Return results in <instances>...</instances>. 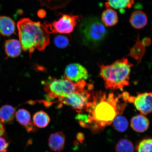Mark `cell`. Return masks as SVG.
Here are the masks:
<instances>
[{"mask_svg":"<svg viewBox=\"0 0 152 152\" xmlns=\"http://www.w3.org/2000/svg\"><path fill=\"white\" fill-rule=\"evenodd\" d=\"M121 96L122 94L116 96L113 93L96 92L86 107L88 115L78 116L81 126L96 133L111 124L116 116L122 114L126 107V102H121Z\"/></svg>","mask_w":152,"mask_h":152,"instance_id":"6da1fadb","label":"cell"},{"mask_svg":"<svg viewBox=\"0 0 152 152\" xmlns=\"http://www.w3.org/2000/svg\"><path fill=\"white\" fill-rule=\"evenodd\" d=\"M17 27L20 42L25 52L31 54L36 49L43 51L49 45V34L45 24L23 18L18 22Z\"/></svg>","mask_w":152,"mask_h":152,"instance_id":"7a4b0ae2","label":"cell"},{"mask_svg":"<svg viewBox=\"0 0 152 152\" xmlns=\"http://www.w3.org/2000/svg\"><path fill=\"white\" fill-rule=\"evenodd\" d=\"M132 66L126 58L117 60L110 65H101L100 75L105 88L111 90H122L128 86Z\"/></svg>","mask_w":152,"mask_h":152,"instance_id":"3957f363","label":"cell"},{"mask_svg":"<svg viewBox=\"0 0 152 152\" xmlns=\"http://www.w3.org/2000/svg\"><path fill=\"white\" fill-rule=\"evenodd\" d=\"M77 33L83 45L96 47L107 37L106 26L97 17L91 16L83 19L78 26Z\"/></svg>","mask_w":152,"mask_h":152,"instance_id":"277c9868","label":"cell"},{"mask_svg":"<svg viewBox=\"0 0 152 152\" xmlns=\"http://www.w3.org/2000/svg\"><path fill=\"white\" fill-rule=\"evenodd\" d=\"M46 98L49 102L56 99L59 100L67 97L73 93L82 92L88 86L84 80L73 82L64 76V79H54L45 83Z\"/></svg>","mask_w":152,"mask_h":152,"instance_id":"5b68a950","label":"cell"},{"mask_svg":"<svg viewBox=\"0 0 152 152\" xmlns=\"http://www.w3.org/2000/svg\"><path fill=\"white\" fill-rule=\"evenodd\" d=\"M58 20L44 24L50 34H69L73 31L81 18V15L61 14Z\"/></svg>","mask_w":152,"mask_h":152,"instance_id":"8992f818","label":"cell"},{"mask_svg":"<svg viewBox=\"0 0 152 152\" xmlns=\"http://www.w3.org/2000/svg\"><path fill=\"white\" fill-rule=\"evenodd\" d=\"M93 87V85L89 84L83 92L73 93L67 97L55 102H59L60 104L71 106L74 109L81 110L86 107L87 103L90 101Z\"/></svg>","mask_w":152,"mask_h":152,"instance_id":"52a82bcc","label":"cell"},{"mask_svg":"<svg viewBox=\"0 0 152 152\" xmlns=\"http://www.w3.org/2000/svg\"><path fill=\"white\" fill-rule=\"evenodd\" d=\"M132 102L142 115L152 113V92L138 93L136 96H133Z\"/></svg>","mask_w":152,"mask_h":152,"instance_id":"ba28073f","label":"cell"},{"mask_svg":"<svg viewBox=\"0 0 152 152\" xmlns=\"http://www.w3.org/2000/svg\"><path fill=\"white\" fill-rule=\"evenodd\" d=\"M65 77L70 80L77 83L81 80H85L88 77L87 70L79 64H72L66 66L65 71Z\"/></svg>","mask_w":152,"mask_h":152,"instance_id":"9c48e42d","label":"cell"},{"mask_svg":"<svg viewBox=\"0 0 152 152\" xmlns=\"http://www.w3.org/2000/svg\"><path fill=\"white\" fill-rule=\"evenodd\" d=\"M15 117L18 123L23 126L28 132H35V126L32 121L31 115L28 110L23 109H19L16 112Z\"/></svg>","mask_w":152,"mask_h":152,"instance_id":"30bf717a","label":"cell"},{"mask_svg":"<svg viewBox=\"0 0 152 152\" xmlns=\"http://www.w3.org/2000/svg\"><path fill=\"white\" fill-rule=\"evenodd\" d=\"M65 141V135L62 132L53 133L50 134L49 138V147L53 151H61L64 149Z\"/></svg>","mask_w":152,"mask_h":152,"instance_id":"8fae6325","label":"cell"},{"mask_svg":"<svg viewBox=\"0 0 152 152\" xmlns=\"http://www.w3.org/2000/svg\"><path fill=\"white\" fill-rule=\"evenodd\" d=\"M150 122L147 118L142 114L135 116L131 121V126L135 132H144L149 128Z\"/></svg>","mask_w":152,"mask_h":152,"instance_id":"7c38bea8","label":"cell"},{"mask_svg":"<svg viewBox=\"0 0 152 152\" xmlns=\"http://www.w3.org/2000/svg\"><path fill=\"white\" fill-rule=\"evenodd\" d=\"M148 21L147 15L143 11L140 10L134 11L129 19L131 25L133 28L138 29L145 27Z\"/></svg>","mask_w":152,"mask_h":152,"instance_id":"4fadbf2b","label":"cell"},{"mask_svg":"<svg viewBox=\"0 0 152 152\" xmlns=\"http://www.w3.org/2000/svg\"><path fill=\"white\" fill-rule=\"evenodd\" d=\"M22 47L20 41L16 39H10L5 41V52L7 56L15 58L20 56Z\"/></svg>","mask_w":152,"mask_h":152,"instance_id":"5bb4252c","label":"cell"},{"mask_svg":"<svg viewBox=\"0 0 152 152\" xmlns=\"http://www.w3.org/2000/svg\"><path fill=\"white\" fill-rule=\"evenodd\" d=\"M16 25L14 20L9 17H0V33L6 37H10L15 33Z\"/></svg>","mask_w":152,"mask_h":152,"instance_id":"9a60e30c","label":"cell"},{"mask_svg":"<svg viewBox=\"0 0 152 152\" xmlns=\"http://www.w3.org/2000/svg\"><path fill=\"white\" fill-rule=\"evenodd\" d=\"M101 21L106 27H111L118 23V15L113 9H106L102 13Z\"/></svg>","mask_w":152,"mask_h":152,"instance_id":"2e32d148","label":"cell"},{"mask_svg":"<svg viewBox=\"0 0 152 152\" xmlns=\"http://www.w3.org/2000/svg\"><path fill=\"white\" fill-rule=\"evenodd\" d=\"M134 3V0H107L104 4L106 9L119 10L121 11L130 9Z\"/></svg>","mask_w":152,"mask_h":152,"instance_id":"e0dca14e","label":"cell"},{"mask_svg":"<svg viewBox=\"0 0 152 152\" xmlns=\"http://www.w3.org/2000/svg\"><path fill=\"white\" fill-rule=\"evenodd\" d=\"M15 108L12 106L6 104L0 108V121L3 123H11L16 115Z\"/></svg>","mask_w":152,"mask_h":152,"instance_id":"ac0fdd59","label":"cell"},{"mask_svg":"<svg viewBox=\"0 0 152 152\" xmlns=\"http://www.w3.org/2000/svg\"><path fill=\"white\" fill-rule=\"evenodd\" d=\"M42 6L52 10H56L65 7L73 0H37Z\"/></svg>","mask_w":152,"mask_h":152,"instance_id":"d6986e66","label":"cell"},{"mask_svg":"<svg viewBox=\"0 0 152 152\" xmlns=\"http://www.w3.org/2000/svg\"><path fill=\"white\" fill-rule=\"evenodd\" d=\"M33 120L35 127L43 128L48 125L50 121V118L48 114L45 112L40 111L34 114Z\"/></svg>","mask_w":152,"mask_h":152,"instance_id":"ffe728a7","label":"cell"},{"mask_svg":"<svg viewBox=\"0 0 152 152\" xmlns=\"http://www.w3.org/2000/svg\"><path fill=\"white\" fill-rule=\"evenodd\" d=\"M112 124L114 129L119 132H125L129 126L128 120L121 115L116 116Z\"/></svg>","mask_w":152,"mask_h":152,"instance_id":"44dd1931","label":"cell"},{"mask_svg":"<svg viewBox=\"0 0 152 152\" xmlns=\"http://www.w3.org/2000/svg\"><path fill=\"white\" fill-rule=\"evenodd\" d=\"M134 146L130 140L126 138L119 140L115 146L116 152H134Z\"/></svg>","mask_w":152,"mask_h":152,"instance_id":"7402d4cb","label":"cell"},{"mask_svg":"<svg viewBox=\"0 0 152 152\" xmlns=\"http://www.w3.org/2000/svg\"><path fill=\"white\" fill-rule=\"evenodd\" d=\"M137 152H152V139H144L136 146Z\"/></svg>","mask_w":152,"mask_h":152,"instance_id":"603a6c76","label":"cell"},{"mask_svg":"<svg viewBox=\"0 0 152 152\" xmlns=\"http://www.w3.org/2000/svg\"><path fill=\"white\" fill-rule=\"evenodd\" d=\"M54 43L57 47L63 48L67 47L69 45V40L65 36L58 35L55 37Z\"/></svg>","mask_w":152,"mask_h":152,"instance_id":"cb8c5ba5","label":"cell"},{"mask_svg":"<svg viewBox=\"0 0 152 152\" xmlns=\"http://www.w3.org/2000/svg\"><path fill=\"white\" fill-rule=\"evenodd\" d=\"M9 144L5 139L0 136V152H7Z\"/></svg>","mask_w":152,"mask_h":152,"instance_id":"d4e9b609","label":"cell"},{"mask_svg":"<svg viewBox=\"0 0 152 152\" xmlns=\"http://www.w3.org/2000/svg\"><path fill=\"white\" fill-rule=\"evenodd\" d=\"M38 16L39 18H45L46 15V12L43 9L40 10L37 12Z\"/></svg>","mask_w":152,"mask_h":152,"instance_id":"484cf974","label":"cell"},{"mask_svg":"<svg viewBox=\"0 0 152 152\" xmlns=\"http://www.w3.org/2000/svg\"><path fill=\"white\" fill-rule=\"evenodd\" d=\"M5 129L3 123L0 121V136H3L5 133Z\"/></svg>","mask_w":152,"mask_h":152,"instance_id":"4316f807","label":"cell"}]
</instances>
